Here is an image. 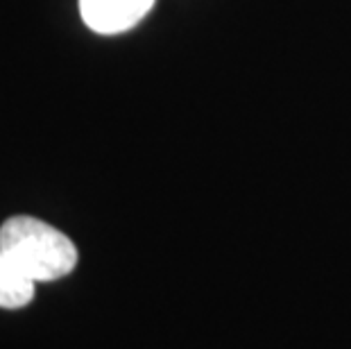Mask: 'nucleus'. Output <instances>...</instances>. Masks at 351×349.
I'll return each mask as SVG.
<instances>
[{"instance_id": "nucleus-1", "label": "nucleus", "mask_w": 351, "mask_h": 349, "mask_svg": "<svg viewBox=\"0 0 351 349\" xmlns=\"http://www.w3.org/2000/svg\"><path fill=\"white\" fill-rule=\"evenodd\" d=\"M0 250L34 284H48L71 274L77 265V248L64 232L32 215H14L0 227Z\"/></svg>"}, {"instance_id": "nucleus-2", "label": "nucleus", "mask_w": 351, "mask_h": 349, "mask_svg": "<svg viewBox=\"0 0 351 349\" xmlns=\"http://www.w3.org/2000/svg\"><path fill=\"white\" fill-rule=\"evenodd\" d=\"M154 0H80L84 23L98 34H121L152 10Z\"/></svg>"}, {"instance_id": "nucleus-3", "label": "nucleus", "mask_w": 351, "mask_h": 349, "mask_svg": "<svg viewBox=\"0 0 351 349\" xmlns=\"http://www.w3.org/2000/svg\"><path fill=\"white\" fill-rule=\"evenodd\" d=\"M34 281L0 250V309H23L34 297Z\"/></svg>"}]
</instances>
